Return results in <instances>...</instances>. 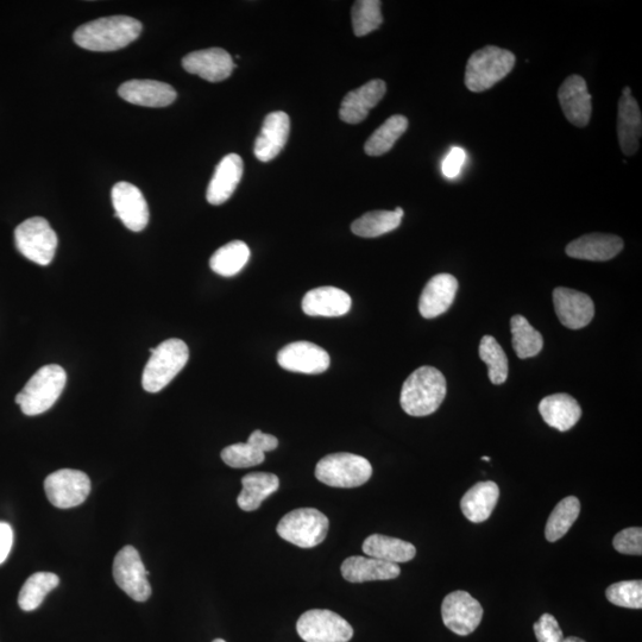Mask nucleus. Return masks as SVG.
I'll return each mask as SVG.
<instances>
[{
	"instance_id": "8",
	"label": "nucleus",
	"mask_w": 642,
	"mask_h": 642,
	"mask_svg": "<svg viewBox=\"0 0 642 642\" xmlns=\"http://www.w3.org/2000/svg\"><path fill=\"white\" fill-rule=\"evenodd\" d=\"M16 248L29 261L48 266L58 248V236L47 219L34 217L25 220L15 231Z\"/></svg>"
},
{
	"instance_id": "11",
	"label": "nucleus",
	"mask_w": 642,
	"mask_h": 642,
	"mask_svg": "<svg viewBox=\"0 0 642 642\" xmlns=\"http://www.w3.org/2000/svg\"><path fill=\"white\" fill-rule=\"evenodd\" d=\"M44 490L53 506L68 509L86 501L91 492V481L83 471L62 469L46 478Z\"/></svg>"
},
{
	"instance_id": "24",
	"label": "nucleus",
	"mask_w": 642,
	"mask_h": 642,
	"mask_svg": "<svg viewBox=\"0 0 642 642\" xmlns=\"http://www.w3.org/2000/svg\"><path fill=\"white\" fill-rule=\"evenodd\" d=\"M244 173L242 157L230 154L223 157L213 174L206 199L211 205L218 206L226 203L237 190Z\"/></svg>"
},
{
	"instance_id": "1",
	"label": "nucleus",
	"mask_w": 642,
	"mask_h": 642,
	"mask_svg": "<svg viewBox=\"0 0 642 642\" xmlns=\"http://www.w3.org/2000/svg\"><path fill=\"white\" fill-rule=\"evenodd\" d=\"M142 23L129 16L99 18L81 25L73 39L79 47L91 52H115L140 37Z\"/></svg>"
},
{
	"instance_id": "19",
	"label": "nucleus",
	"mask_w": 642,
	"mask_h": 642,
	"mask_svg": "<svg viewBox=\"0 0 642 642\" xmlns=\"http://www.w3.org/2000/svg\"><path fill=\"white\" fill-rule=\"evenodd\" d=\"M458 281L451 274H439L427 282L419 300V311L425 319L442 316L455 301Z\"/></svg>"
},
{
	"instance_id": "7",
	"label": "nucleus",
	"mask_w": 642,
	"mask_h": 642,
	"mask_svg": "<svg viewBox=\"0 0 642 642\" xmlns=\"http://www.w3.org/2000/svg\"><path fill=\"white\" fill-rule=\"evenodd\" d=\"M329 527V519L318 509L300 508L283 516L276 531L288 543L312 549L323 543Z\"/></svg>"
},
{
	"instance_id": "37",
	"label": "nucleus",
	"mask_w": 642,
	"mask_h": 642,
	"mask_svg": "<svg viewBox=\"0 0 642 642\" xmlns=\"http://www.w3.org/2000/svg\"><path fill=\"white\" fill-rule=\"evenodd\" d=\"M480 357L488 365V375L493 385L499 386L507 381L508 358L494 337L484 336L482 338Z\"/></svg>"
},
{
	"instance_id": "13",
	"label": "nucleus",
	"mask_w": 642,
	"mask_h": 642,
	"mask_svg": "<svg viewBox=\"0 0 642 642\" xmlns=\"http://www.w3.org/2000/svg\"><path fill=\"white\" fill-rule=\"evenodd\" d=\"M112 204L116 217L130 231L141 232L149 223V207L140 188L129 182H118L112 188Z\"/></svg>"
},
{
	"instance_id": "46",
	"label": "nucleus",
	"mask_w": 642,
	"mask_h": 642,
	"mask_svg": "<svg viewBox=\"0 0 642 642\" xmlns=\"http://www.w3.org/2000/svg\"><path fill=\"white\" fill-rule=\"evenodd\" d=\"M564 642H585V641L581 638L569 637V638H565Z\"/></svg>"
},
{
	"instance_id": "18",
	"label": "nucleus",
	"mask_w": 642,
	"mask_h": 642,
	"mask_svg": "<svg viewBox=\"0 0 642 642\" xmlns=\"http://www.w3.org/2000/svg\"><path fill=\"white\" fill-rule=\"evenodd\" d=\"M291 131V119L287 113L276 111L264 118L262 130L255 142L254 154L257 160L269 162L285 148Z\"/></svg>"
},
{
	"instance_id": "12",
	"label": "nucleus",
	"mask_w": 642,
	"mask_h": 642,
	"mask_svg": "<svg viewBox=\"0 0 642 642\" xmlns=\"http://www.w3.org/2000/svg\"><path fill=\"white\" fill-rule=\"evenodd\" d=\"M442 616L444 625L451 632L467 637L480 626L483 608L467 591L457 590L445 597Z\"/></svg>"
},
{
	"instance_id": "27",
	"label": "nucleus",
	"mask_w": 642,
	"mask_h": 642,
	"mask_svg": "<svg viewBox=\"0 0 642 642\" xmlns=\"http://www.w3.org/2000/svg\"><path fill=\"white\" fill-rule=\"evenodd\" d=\"M539 412L545 423L560 432L574 427L582 417V408L568 394H553L541 400Z\"/></svg>"
},
{
	"instance_id": "21",
	"label": "nucleus",
	"mask_w": 642,
	"mask_h": 642,
	"mask_svg": "<svg viewBox=\"0 0 642 642\" xmlns=\"http://www.w3.org/2000/svg\"><path fill=\"white\" fill-rule=\"evenodd\" d=\"M351 306L350 295L336 287L312 289L301 302L302 311L311 317H342L349 313Z\"/></svg>"
},
{
	"instance_id": "33",
	"label": "nucleus",
	"mask_w": 642,
	"mask_h": 642,
	"mask_svg": "<svg viewBox=\"0 0 642 642\" xmlns=\"http://www.w3.org/2000/svg\"><path fill=\"white\" fill-rule=\"evenodd\" d=\"M581 513V502L576 496L565 497L560 501L547 520L545 537L550 543L562 539L574 526Z\"/></svg>"
},
{
	"instance_id": "44",
	"label": "nucleus",
	"mask_w": 642,
	"mask_h": 642,
	"mask_svg": "<svg viewBox=\"0 0 642 642\" xmlns=\"http://www.w3.org/2000/svg\"><path fill=\"white\" fill-rule=\"evenodd\" d=\"M247 443L262 453L274 451L278 449L279 446L278 439L260 430L251 433Z\"/></svg>"
},
{
	"instance_id": "4",
	"label": "nucleus",
	"mask_w": 642,
	"mask_h": 642,
	"mask_svg": "<svg viewBox=\"0 0 642 642\" xmlns=\"http://www.w3.org/2000/svg\"><path fill=\"white\" fill-rule=\"evenodd\" d=\"M515 61V55L506 49L487 46L477 50L465 68V86L474 93L488 91L512 72Z\"/></svg>"
},
{
	"instance_id": "41",
	"label": "nucleus",
	"mask_w": 642,
	"mask_h": 642,
	"mask_svg": "<svg viewBox=\"0 0 642 642\" xmlns=\"http://www.w3.org/2000/svg\"><path fill=\"white\" fill-rule=\"evenodd\" d=\"M613 545L622 555H642V530L640 527L626 528L615 535Z\"/></svg>"
},
{
	"instance_id": "47",
	"label": "nucleus",
	"mask_w": 642,
	"mask_h": 642,
	"mask_svg": "<svg viewBox=\"0 0 642 642\" xmlns=\"http://www.w3.org/2000/svg\"><path fill=\"white\" fill-rule=\"evenodd\" d=\"M482 461L489 462V461H490V458H489V457H482Z\"/></svg>"
},
{
	"instance_id": "9",
	"label": "nucleus",
	"mask_w": 642,
	"mask_h": 642,
	"mask_svg": "<svg viewBox=\"0 0 642 642\" xmlns=\"http://www.w3.org/2000/svg\"><path fill=\"white\" fill-rule=\"evenodd\" d=\"M297 632L306 642H349L354 637L350 623L327 609H312L302 614Z\"/></svg>"
},
{
	"instance_id": "23",
	"label": "nucleus",
	"mask_w": 642,
	"mask_h": 642,
	"mask_svg": "<svg viewBox=\"0 0 642 642\" xmlns=\"http://www.w3.org/2000/svg\"><path fill=\"white\" fill-rule=\"evenodd\" d=\"M125 102L147 107H166L175 102L176 91L171 85L156 80H130L118 90Z\"/></svg>"
},
{
	"instance_id": "6",
	"label": "nucleus",
	"mask_w": 642,
	"mask_h": 642,
	"mask_svg": "<svg viewBox=\"0 0 642 642\" xmlns=\"http://www.w3.org/2000/svg\"><path fill=\"white\" fill-rule=\"evenodd\" d=\"M373 475V467L367 458L354 453H332L316 467V477L321 483L333 488H357L363 486Z\"/></svg>"
},
{
	"instance_id": "42",
	"label": "nucleus",
	"mask_w": 642,
	"mask_h": 642,
	"mask_svg": "<svg viewBox=\"0 0 642 642\" xmlns=\"http://www.w3.org/2000/svg\"><path fill=\"white\" fill-rule=\"evenodd\" d=\"M538 642H564V634L555 616L541 615L540 620L533 626Z\"/></svg>"
},
{
	"instance_id": "10",
	"label": "nucleus",
	"mask_w": 642,
	"mask_h": 642,
	"mask_svg": "<svg viewBox=\"0 0 642 642\" xmlns=\"http://www.w3.org/2000/svg\"><path fill=\"white\" fill-rule=\"evenodd\" d=\"M149 572L140 553L132 546H125L113 562V578L125 594L137 602H146L151 595Z\"/></svg>"
},
{
	"instance_id": "34",
	"label": "nucleus",
	"mask_w": 642,
	"mask_h": 642,
	"mask_svg": "<svg viewBox=\"0 0 642 642\" xmlns=\"http://www.w3.org/2000/svg\"><path fill=\"white\" fill-rule=\"evenodd\" d=\"M407 128L408 119L405 116L395 115L388 118L365 143V153L369 156L385 155L389 150H392L396 141L405 134Z\"/></svg>"
},
{
	"instance_id": "25",
	"label": "nucleus",
	"mask_w": 642,
	"mask_h": 642,
	"mask_svg": "<svg viewBox=\"0 0 642 642\" xmlns=\"http://www.w3.org/2000/svg\"><path fill=\"white\" fill-rule=\"evenodd\" d=\"M623 249L620 237L604 234H590L569 243L566 254L577 260L606 262L618 256Z\"/></svg>"
},
{
	"instance_id": "20",
	"label": "nucleus",
	"mask_w": 642,
	"mask_h": 642,
	"mask_svg": "<svg viewBox=\"0 0 642 642\" xmlns=\"http://www.w3.org/2000/svg\"><path fill=\"white\" fill-rule=\"evenodd\" d=\"M387 92L385 81L376 79L346 94L339 110V117L348 124H358L368 117L371 109L379 104Z\"/></svg>"
},
{
	"instance_id": "45",
	"label": "nucleus",
	"mask_w": 642,
	"mask_h": 642,
	"mask_svg": "<svg viewBox=\"0 0 642 642\" xmlns=\"http://www.w3.org/2000/svg\"><path fill=\"white\" fill-rule=\"evenodd\" d=\"M14 544V531L6 522H0V564L8 558Z\"/></svg>"
},
{
	"instance_id": "36",
	"label": "nucleus",
	"mask_w": 642,
	"mask_h": 642,
	"mask_svg": "<svg viewBox=\"0 0 642 642\" xmlns=\"http://www.w3.org/2000/svg\"><path fill=\"white\" fill-rule=\"evenodd\" d=\"M513 348L521 360L532 358L543 350L544 338L541 333L528 323L522 316H514L511 320Z\"/></svg>"
},
{
	"instance_id": "39",
	"label": "nucleus",
	"mask_w": 642,
	"mask_h": 642,
	"mask_svg": "<svg viewBox=\"0 0 642 642\" xmlns=\"http://www.w3.org/2000/svg\"><path fill=\"white\" fill-rule=\"evenodd\" d=\"M607 599L615 606L628 609L642 608V582L623 581L610 585L607 589Z\"/></svg>"
},
{
	"instance_id": "16",
	"label": "nucleus",
	"mask_w": 642,
	"mask_h": 642,
	"mask_svg": "<svg viewBox=\"0 0 642 642\" xmlns=\"http://www.w3.org/2000/svg\"><path fill=\"white\" fill-rule=\"evenodd\" d=\"M185 71L199 75L210 83H220L230 77L236 67L232 56L222 48L198 50L182 60Z\"/></svg>"
},
{
	"instance_id": "40",
	"label": "nucleus",
	"mask_w": 642,
	"mask_h": 642,
	"mask_svg": "<svg viewBox=\"0 0 642 642\" xmlns=\"http://www.w3.org/2000/svg\"><path fill=\"white\" fill-rule=\"evenodd\" d=\"M222 459L231 468L244 469L260 465L266 461V456L248 443H238L225 448Z\"/></svg>"
},
{
	"instance_id": "17",
	"label": "nucleus",
	"mask_w": 642,
	"mask_h": 642,
	"mask_svg": "<svg viewBox=\"0 0 642 642\" xmlns=\"http://www.w3.org/2000/svg\"><path fill=\"white\" fill-rule=\"evenodd\" d=\"M559 104L566 119L575 127L584 128L590 122L593 105L587 83L581 75H571L558 91Z\"/></svg>"
},
{
	"instance_id": "5",
	"label": "nucleus",
	"mask_w": 642,
	"mask_h": 642,
	"mask_svg": "<svg viewBox=\"0 0 642 642\" xmlns=\"http://www.w3.org/2000/svg\"><path fill=\"white\" fill-rule=\"evenodd\" d=\"M190 358V350L178 338L167 339L151 354L143 371L142 386L149 393H159L180 373Z\"/></svg>"
},
{
	"instance_id": "2",
	"label": "nucleus",
	"mask_w": 642,
	"mask_h": 642,
	"mask_svg": "<svg viewBox=\"0 0 642 642\" xmlns=\"http://www.w3.org/2000/svg\"><path fill=\"white\" fill-rule=\"evenodd\" d=\"M446 390L445 377L437 368L421 367L402 386L401 407L411 417H427L442 406Z\"/></svg>"
},
{
	"instance_id": "48",
	"label": "nucleus",
	"mask_w": 642,
	"mask_h": 642,
	"mask_svg": "<svg viewBox=\"0 0 642 642\" xmlns=\"http://www.w3.org/2000/svg\"><path fill=\"white\" fill-rule=\"evenodd\" d=\"M212 642H226V641H225V640H223V639H216V640H214V641H212Z\"/></svg>"
},
{
	"instance_id": "22",
	"label": "nucleus",
	"mask_w": 642,
	"mask_h": 642,
	"mask_svg": "<svg viewBox=\"0 0 642 642\" xmlns=\"http://www.w3.org/2000/svg\"><path fill=\"white\" fill-rule=\"evenodd\" d=\"M642 134V116L637 100L632 96L631 88L623 90L619 102L618 136L622 153L633 156L639 150Z\"/></svg>"
},
{
	"instance_id": "35",
	"label": "nucleus",
	"mask_w": 642,
	"mask_h": 642,
	"mask_svg": "<svg viewBox=\"0 0 642 642\" xmlns=\"http://www.w3.org/2000/svg\"><path fill=\"white\" fill-rule=\"evenodd\" d=\"M60 579L52 572H36L24 583L18 604L24 612H33L39 608L50 591L58 587Z\"/></svg>"
},
{
	"instance_id": "14",
	"label": "nucleus",
	"mask_w": 642,
	"mask_h": 642,
	"mask_svg": "<svg viewBox=\"0 0 642 642\" xmlns=\"http://www.w3.org/2000/svg\"><path fill=\"white\" fill-rule=\"evenodd\" d=\"M278 363L281 368L307 375L325 373L331 358L320 346L310 342H294L279 351Z\"/></svg>"
},
{
	"instance_id": "26",
	"label": "nucleus",
	"mask_w": 642,
	"mask_h": 642,
	"mask_svg": "<svg viewBox=\"0 0 642 642\" xmlns=\"http://www.w3.org/2000/svg\"><path fill=\"white\" fill-rule=\"evenodd\" d=\"M342 575L350 583L390 581L401 574L398 564L371 557H350L342 564Z\"/></svg>"
},
{
	"instance_id": "32",
	"label": "nucleus",
	"mask_w": 642,
	"mask_h": 642,
	"mask_svg": "<svg viewBox=\"0 0 642 642\" xmlns=\"http://www.w3.org/2000/svg\"><path fill=\"white\" fill-rule=\"evenodd\" d=\"M250 258V249L241 241L230 242L218 249L210 260V267L214 273L231 278L247 266Z\"/></svg>"
},
{
	"instance_id": "30",
	"label": "nucleus",
	"mask_w": 642,
	"mask_h": 642,
	"mask_svg": "<svg viewBox=\"0 0 642 642\" xmlns=\"http://www.w3.org/2000/svg\"><path fill=\"white\" fill-rule=\"evenodd\" d=\"M362 550L367 557L398 565L409 562L417 555V549L413 544L382 534L370 535L365 539Z\"/></svg>"
},
{
	"instance_id": "43",
	"label": "nucleus",
	"mask_w": 642,
	"mask_h": 642,
	"mask_svg": "<svg viewBox=\"0 0 642 642\" xmlns=\"http://www.w3.org/2000/svg\"><path fill=\"white\" fill-rule=\"evenodd\" d=\"M467 160V153L459 147H453L443 161V173L446 178L453 179L461 173V169Z\"/></svg>"
},
{
	"instance_id": "15",
	"label": "nucleus",
	"mask_w": 642,
	"mask_h": 642,
	"mask_svg": "<svg viewBox=\"0 0 642 642\" xmlns=\"http://www.w3.org/2000/svg\"><path fill=\"white\" fill-rule=\"evenodd\" d=\"M553 304L560 323L571 330L588 326L595 316L594 301L575 289L559 287L553 292Z\"/></svg>"
},
{
	"instance_id": "3",
	"label": "nucleus",
	"mask_w": 642,
	"mask_h": 642,
	"mask_svg": "<svg viewBox=\"0 0 642 642\" xmlns=\"http://www.w3.org/2000/svg\"><path fill=\"white\" fill-rule=\"evenodd\" d=\"M66 382L64 368L56 364L44 365L17 394L16 404L28 417L46 413L64 392Z\"/></svg>"
},
{
	"instance_id": "29",
	"label": "nucleus",
	"mask_w": 642,
	"mask_h": 642,
	"mask_svg": "<svg viewBox=\"0 0 642 642\" xmlns=\"http://www.w3.org/2000/svg\"><path fill=\"white\" fill-rule=\"evenodd\" d=\"M242 492L237 497L239 508L244 512H254L270 495L278 492L279 477L268 472H251L242 478Z\"/></svg>"
},
{
	"instance_id": "28",
	"label": "nucleus",
	"mask_w": 642,
	"mask_h": 642,
	"mask_svg": "<svg viewBox=\"0 0 642 642\" xmlns=\"http://www.w3.org/2000/svg\"><path fill=\"white\" fill-rule=\"evenodd\" d=\"M500 489L495 482H480L468 490L461 501L462 512L469 521L481 524L490 518L497 501Z\"/></svg>"
},
{
	"instance_id": "38",
	"label": "nucleus",
	"mask_w": 642,
	"mask_h": 642,
	"mask_svg": "<svg viewBox=\"0 0 642 642\" xmlns=\"http://www.w3.org/2000/svg\"><path fill=\"white\" fill-rule=\"evenodd\" d=\"M379 0H358L352 8V27L357 37L373 33L383 23Z\"/></svg>"
},
{
	"instance_id": "31",
	"label": "nucleus",
	"mask_w": 642,
	"mask_h": 642,
	"mask_svg": "<svg viewBox=\"0 0 642 642\" xmlns=\"http://www.w3.org/2000/svg\"><path fill=\"white\" fill-rule=\"evenodd\" d=\"M404 214L401 207H396L395 211L368 212L352 223L351 231L363 238L380 237L398 229Z\"/></svg>"
}]
</instances>
